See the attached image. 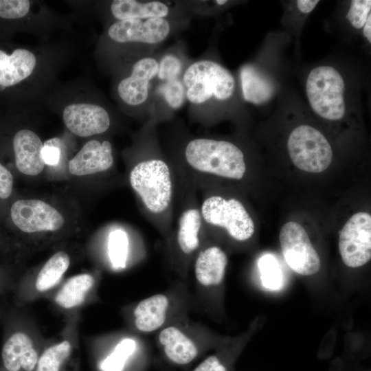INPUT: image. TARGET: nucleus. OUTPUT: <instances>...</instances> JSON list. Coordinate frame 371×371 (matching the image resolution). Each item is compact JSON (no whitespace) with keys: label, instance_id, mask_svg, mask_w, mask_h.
Listing matches in <instances>:
<instances>
[{"label":"nucleus","instance_id":"nucleus-1","mask_svg":"<svg viewBox=\"0 0 371 371\" xmlns=\"http://www.w3.org/2000/svg\"><path fill=\"white\" fill-rule=\"evenodd\" d=\"M180 162L175 170L194 188L210 177L240 180L247 170L244 153L238 146L210 137L189 139L183 148Z\"/></svg>","mask_w":371,"mask_h":371},{"label":"nucleus","instance_id":"nucleus-2","mask_svg":"<svg viewBox=\"0 0 371 371\" xmlns=\"http://www.w3.org/2000/svg\"><path fill=\"white\" fill-rule=\"evenodd\" d=\"M129 181L148 220L164 231L170 227L177 187L175 168L161 155L147 154L131 168Z\"/></svg>","mask_w":371,"mask_h":371},{"label":"nucleus","instance_id":"nucleus-3","mask_svg":"<svg viewBox=\"0 0 371 371\" xmlns=\"http://www.w3.org/2000/svg\"><path fill=\"white\" fill-rule=\"evenodd\" d=\"M186 99L194 105H201L212 99L229 100L235 91V79L220 63L209 60H197L189 65L182 79Z\"/></svg>","mask_w":371,"mask_h":371},{"label":"nucleus","instance_id":"nucleus-4","mask_svg":"<svg viewBox=\"0 0 371 371\" xmlns=\"http://www.w3.org/2000/svg\"><path fill=\"white\" fill-rule=\"evenodd\" d=\"M305 87L309 105L318 116L337 122L346 115V83L335 67L319 65L313 68L306 78Z\"/></svg>","mask_w":371,"mask_h":371},{"label":"nucleus","instance_id":"nucleus-5","mask_svg":"<svg viewBox=\"0 0 371 371\" xmlns=\"http://www.w3.org/2000/svg\"><path fill=\"white\" fill-rule=\"evenodd\" d=\"M203 226L224 229L238 241L249 239L254 233V223L243 204L236 198L215 194H203L199 204Z\"/></svg>","mask_w":371,"mask_h":371},{"label":"nucleus","instance_id":"nucleus-6","mask_svg":"<svg viewBox=\"0 0 371 371\" xmlns=\"http://www.w3.org/2000/svg\"><path fill=\"white\" fill-rule=\"evenodd\" d=\"M287 150L295 166L308 172L325 170L333 159L328 139L321 131L308 124H301L291 131Z\"/></svg>","mask_w":371,"mask_h":371},{"label":"nucleus","instance_id":"nucleus-7","mask_svg":"<svg viewBox=\"0 0 371 371\" xmlns=\"http://www.w3.org/2000/svg\"><path fill=\"white\" fill-rule=\"evenodd\" d=\"M280 242L284 260L293 271L311 276L319 270V255L300 224L294 221L285 223L280 232Z\"/></svg>","mask_w":371,"mask_h":371},{"label":"nucleus","instance_id":"nucleus-8","mask_svg":"<svg viewBox=\"0 0 371 371\" xmlns=\"http://www.w3.org/2000/svg\"><path fill=\"white\" fill-rule=\"evenodd\" d=\"M339 250L344 264L349 267L364 265L371 258V216L366 212L352 215L342 227Z\"/></svg>","mask_w":371,"mask_h":371},{"label":"nucleus","instance_id":"nucleus-9","mask_svg":"<svg viewBox=\"0 0 371 371\" xmlns=\"http://www.w3.org/2000/svg\"><path fill=\"white\" fill-rule=\"evenodd\" d=\"M10 216L14 224L26 233L56 231L65 223L63 215L56 209L38 199L15 201Z\"/></svg>","mask_w":371,"mask_h":371},{"label":"nucleus","instance_id":"nucleus-10","mask_svg":"<svg viewBox=\"0 0 371 371\" xmlns=\"http://www.w3.org/2000/svg\"><path fill=\"white\" fill-rule=\"evenodd\" d=\"M170 24L165 18L117 21L108 29L109 38L120 43L147 45L164 41L170 32Z\"/></svg>","mask_w":371,"mask_h":371},{"label":"nucleus","instance_id":"nucleus-11","mask_svg":"<svg viewBox=\"0 0 371 371\" xmlns=\"http://www.w3.org/2000/svg\"><path fill=\"white\" fill-rule=\"evenodd\" d=\"M194 188L190 183V192L179 206L175 223L176 242L180 251L185 255H190L198 249L203 228L199 203L193 192Z\"/></svg>","mask_w":371,"mask_h":371},{"label":"nucleus","instance_id":"nucleus-12","mask_svg":"<svg viewBox=\"0 0 371 371\" xmlns=\"http://www.w3.org/2000/svg\"><path fill=\"white\" fill-rule=\"evenodd\" d=\"M67 128L74 135L89 137L106 131L111 124L108 112L102 106L91 103H73L63 110Z\"/></svg>","mask_w":371,"mask_h":371},{"label":"nucleus","instance_id":"nucleus-13","mask_svg":"<svg viewBox=\"0 0 371 371\" xmlns=\"http://www.w3.org/2000/svg\"><path fill=\"white\" fill-rule=\"evenodd\" d=\"M158 60L144 57L136 61L131 74L118 84L117 93L128 105L136 106L144 103L149 95L150 85L157 75Z\"/></svg>","mask_w":371,"mask_h":371},{"label":"nucleus","instance_id":"nucleus-14","mask_svg":"<svg viewBox=\"0 0 371 371\" xmlns=\"http://www.w3.org/2000/svg\"><path fill=\"white\" fill-rule=\"evenodd\" d=\"M113 164L112 145L108 140L87 142L69 161V170L76 176L104 172Z\"/></svg>","mask_w":371,"mask_h":371},{"label":"nucleus","instance_id":"nucleus-15","mask_svg":"<svg viewBox=\"0 0 371 371\" xmlns=\"http://www.w3.org/2000/svg\"><path fill=\"white\" fill-rule=\"evenodd\" d=\"M43 144L40 137L29 129L19 131L13 139V148L17 169L26 175L34 176L45 166L41 152Z\"/></svg>","mask_w":371,"mask_h":371},{"label":"nucleus","instance_id":"nucleus-16","mask_svg":"<svg viewBox=\"0 0 371 371\" xmlns=\"http://www.w3.org/2000/svg\"><path fill=\"white\" fill-rule=\"evenodd\" d=\"M36 65V56L26 49H16L10 55L0 49V87L13 86L26 79Z\"/></svg>","mask_w":371,"mask_h":371},{"label":"nucleus","instance_id":"nucleus-17","mask_svg":"<svg viewBox=\"0 0 371 371\" xmlns=\"http://www.w3.org/2000/svg\"><path fill=\"white\" fill-rule=\"evenodd\" d=\"M4 366L9 371L21 368L32 371L38 362V354L30 337L23 333H16L10 337L2 349Z\"/></svg>","mask_w":371,"mask_h":371},{"label":"nucleus","instance_id":"nucleus-18","mask_svg":"<svg viewBox=\"0 0 371 371\" xmlns=\"http://www.w3.org/2000/svg\"><path fill=\"white\" fill-rule=\"evenodd\" d=\"M227 265V256L220 247H207L201 250L196 258L195 277L203 286L218 285L224 278Z\"/></svg>","mask_w":371,"mask_h":371},{"label":"nucleus","instance_id":"nucleus-19","mask_svg":"<svg viewBox=\"0 0 371 371\" xmlns=\"http://www.w3.org/2000/svg\"><path fill=\"white\" fill-rule=\"evenodd\" d=\"M240 81L243 98L251 104H265L275 93L273 82L252 65L246 64L241 67Z\"/></svg>","mask_w":371,"mask_h":371},{"label":"nucleus","instance_id":"nucleus-20","mask_svg":"<svg viewBox=\"0 0 371 371\" xmlns=\"http://www.w3.org/2000/svg\"><path fill=\"white\" fill-rule=\"evenodd\" d=\"M111 12L117 21L166 19L170 13V8L159 1L114 0L111 4Z\"/></svg>","mask_w":371,"mask_h":371},{"label":"nucleus","instance_id":"nucleus-21","mask_svg":"<svg viewBox=\"0 0 371 371\" xmlns=\"http://www.w3.org/2000/svg\"><path fill=\"white\" fill-rule=\"evenodd\" d=\"M168 306V300L161 294L142 300L134 310L135 326L144 333L159 328L165 322Z\"/></svg>","mask_w":371,"mask_h":371},{"label":"nucleus","instance_id":"nucleus-22","mask_svg":"<svg viewBox=\"0 0 371 371\" xmlns=\"http://www.w3.org/2000/svg\"><path fill=\"white\" fill-rule=\"evenodd\" d=\"M159 340L166 357L175 363L187 364L197 355L194 343L176 327L170 326L162 330Z\"/></svg>","mask_w":371,"mask_h":371},{"label":"nucleus","instance_id":"nucleus-23","mask_svg":"<svg viewBox=\"0 0 371 371\" xmlns=\"http://www.w3.org/2000/svg\"><path fill=\"white\" fill-rule=\"evenodd\" d=\"M93 283V278L89 274L71 278L57 293L55 298L56 303L65 308L81 304Z\"/></svg>","mask_w":371,"mask_h":371},{"label":"nucleus","instance_id":"nucleus-24","mask_svg":"<svg viewBox=\"0 0 371 371\" xmlns=\"http://www.w3.org/2000/svg\"><path fill=\"white\" fill-rule=\"evenodd\" d=\"M69 262V257L64 251L53 255L38 274L35 283L36 289L45 291L54 286L67 270Z\"/></svg>","mask_w":371,"mask_h":371},{"label":"nucleus","instance_id":"nucleus-25","mask_svg":"<svg viewBox=\"0 0 371 371\" xmlns=\"http://www.w3.org/2000/svg\"><path fill=\"white\" fill-rule=\"evenodd\" d=\"M128 250L126 233L122 229H115L109 236L108 255L112 267L116 269L126 267Z\"/></svg>","mask_w":371,"mask_h":371},{"label":"nucleus","instance_id":"nucleus-26","mask_svg":"<svg viewBox=\"0 0 371 371\" xmlns=\"http://www.w3.org/2000/svg\"><path fill=\"white\" fill-rule=\"evenodd\" d=\"M71 344L68 341L52 346L38 359L36 371H59L61 364L69 357Z\"/></svg>","mask_w":371,"mask_h":371},{"label":"nucleus","instance_id":"nucleus-27","mask_svg":"<svg viewBox=\"0 0 371 371\" xmlns=\"http://www.w3.org/2000/svg\"><path fill=\"white\" fill-rule=\"evenodd\" d=\"M260 278L263 286L271 290L281 288L283 276L280 265L276 258L271 255L262 256L258 262Z\"/></svg>","mask_w":371,"mask_h":371},{"label":"nucleus","instance_id":"nucleus-28","mask_svg":"<svg viewBox=\"0 0 371 371\" xmlns=\"http://www.w3.org/2000/svg\"><path fill=\"white\" fill-rule=\"evenodd\" d=\"M136 342L130 338L122 339L101 364L103 371H122L127 359L134 352Z\"/></svg>","mask_w":371,"mask_h":371},{"label":"nucleus","instance_id":"nucleus-29","mask_svg":"<svg viewBox=\"0 0 371 371\" xmlns=\"http://www.w3.org/2000/svg\"><path fill=\"white\" fill-rule=\"evenodd\" d=\"M157 91L173 109H180L186 99L185 87L180 78L162 82Z\"/></svg>","mask_w":371,"mask_h":371},{"label":"nucleus","instance_id":"nucleus-30","mask_svg":"<svg viewBox=\"0 0 371 371\" xmlns=\"http://www.w3.org/2000/svg\"><path fill=\"white\" fill-rule=\"evenodd\" d=\"M371 17L370 0H352L346 14V19L356 30H362L368 19Z\"/></svg>","mask_w":371,"mask_h":371},{"label":"nucleus","instance_id":"nucleus-31","mask_svg":"<svg viewBox=\"0 0 371 371\" xmlns=\"http://www.w3.org/2000/svg\"><path fill=\"white\" fill-rule=\"evenodd\" d=\"M183 71L181 60L173 54H165L158 61L157 76L161 82L179 78Z\"/></svg>","mask_w":371,"mask_h":371},{"label":"nucleus","instance_id":"nucleus-32","mask_svg":"<svg viewBox=\"0 0 371 371\" xmlns=\"http://www.w3.org/2000/svg\"><path fill=\"white\" fill-rule=\"evenodd\" d=\"M30 8L27 0H0V17L6 19H19L25 16Z\"/></svg>","mask_w":371,"mask_h":371},{"label":"nucleus","instance_id":"nucleus-33","mask_svg":"<svg viewBox=\"0 0 371 371\" xmlns=\"http://www.w3.org/2000/svg\"><path fill=\"white\" fill-rule=\"evenodd\" d=\"M60 149L57 144H54L52 139L43 145L41 155L45 164L55 166L60 159Z\"/></svg>","mask_w":371,"mask_h":371},{"label":"nucleus","instance_id":"nucleus-34","mask_svg":"<svg viewBox=\"0 0 371 371\" xmlns=\"http://www.w3.org/2000/svg\"><path fill=\"white\" fill-rule=\"evenodd\" d=\"M13 187V176L5 166L0 164V198H8Z\"/></svg>","mask_w":371,"mask_h":371},{"label":"nucleus","instance_id":"nucleus-35","mask_svg":"<svg viewBox=\"0 0 371 371\" xmlns=\"http://www.w3.org/2000/svg\"><path fill=\"white\" fill-rule=\"evenodd\" d=\"M193 371H227L215 356H210L201 362Z\"/></svg>","mask_w":371,"mask_h":371},{"label":"nucleus","instance_id":"nucleus-36","mask_svg":"<svg viewBox=\"0 0 371 371\" xmlns=\"http://www.w3.org/2000/svg\"><path fill=\"white\" fill-rule=\"evenodd\" d=\"M319 2L318 0H297L296 5L302 13L308 14L314 10Z\"/></svg>","mask_w":371,"mask_h":371},{"label":"nucleus","instance_id":"nucleus-37","mask_svg":"<svg viewBox=\"0 0 371 371\" xmlns=\"http://www.w3.org/2000/svg\"><path fill=\"white\" fill-rule=\"evenodd\" d=\"M362 33L367 41L371 43V17H370L362 28Z\"/></svg>","mask_w":371,"mask_h":371},{"label":"nucleus","instance_id":"nucleus-38","mask_svg":"<svg viewBox=\"0 0 371 371\" xmlns=\"http://www.w3.org/2000/svg\"><path fill=\"white\" fill-rule=\"evenodd\" d=\"M227 2V1H225V0H217V1H215V3L218 5H223Z\"/></svg>","mask_w":371,"mask_h":371}]
</instances>
